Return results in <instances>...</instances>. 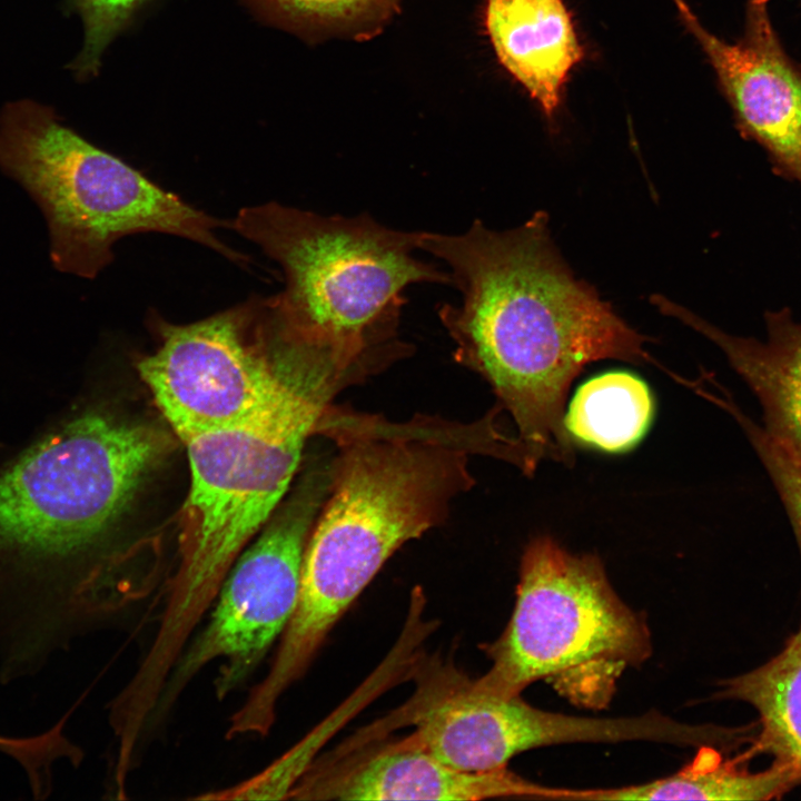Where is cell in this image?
<instances>
[{
	"instance_id": "1",
	"label": "cell",
	"mask_w": 801,
	"mask_h": 801,
	"mask_svg": "<svg viewBox=\"0 0 801 801\" xmlns=\"http://www.w3.org/2000/svg\"><path fill=\"white\" fill-rule=\"evenodd\" d=\"M419 249L448 267L461 301L442 304L438 317L456 359L490 383L514 419L528 474L544 458L571 465L563 417L572 382L595 360L652 362L649 338L573 276L543 211L505 231L481 220L459 235L423 231Z\"/></svg>"
},
{
	"instance_id": "2",
	"label": "cell",
	"mask_w": 801,
	"mask_h": 801,
	"mask_svg": "<svg viewBox=\"0 0 801 801\" xmlns=\"http://www.w3.org/2000/svg\"><path fill=\"white\" fill-rule=\"evenodd\" d=\"M329 419L338 446L328 494L306 543L299 599L277 649L308 668L336 622L386 561L446 517L468 490L467 449L441 428Z\"/></svg>"
},
{
	"instance_id": "3",
	"label": "cell",
	"mask_w": 801,
	"mask_h": 801,
	"mask_svg": "<svg viewBox=\"0 0 801 801\" xmlns=\"http://www.w3.org/2000/svg\"><path fill=\"white\" fill-rule=\"evenodd\" d=\"M230 228L283 269L269 297L283 334L326 354L347 376L390 347L404 291L451 284L447 271L416 258L423 231L388 228L366 214L322 216L278 202L245 207Z\"/></svg>"
},
{
	"instance_id": "4",
	"label": "cell",
	"mask_w": 801,
	"mask_h": 801,
	"mask_svg": "<svg viewBox=\"0 0 801 801\" xmlns=\"http://www.w3.org/2000/svg\"><path fill=\"white\" fill-rule=\"evenodd\" d=\"M338 383L329 368L317 366L270 414L184 441L191 475L187 525L178 570L140 662L150 676L169 674L229 570L274 514Z\"/></svg>"
},
{
	"instance_id": "5",
	"label": "cell",
	"mask_w": 801,
	"mask_h": 801,
	"mask_svg": "<svg viewBox=\"0 0 801 801\" xmlns=\"http://www.w3.org/2000/svg\"><path fill=\"white\" fill-rule=\"evenodd\" d=\"M0 169L41 209L50 258L62 273L95 278L113 260V244L139 233L184 237L231 261L248 260L216 235L230 221L192 207L96 147L50 106L19 99L1 108Z\"/></svg>"
},
{
	"instance_id": "6",
	"label": "cell",
	"mask_w": 801,
	"mask_h": 801,
	"mask_svg": "<svg viewBox=\"0 0 801 801\" xmlns=\"http://www.w3.org/2000/svg\"><path fill=\"white\" fill-rule=\"evenodd\" d=\"M485 651L491 666L474 679L482 690L513 696L546 680L580 704L601 706L652 644L645 617L619 596L597 555L538 536L522 555L511 619Z\"/></svg>"
},
{
	"instance_id": "7",
	"label": "cell",
	"mask_w": 801,
	"mask_h": 801,
	"mask_svg": "<svg viewBox=\"0 0 801 801\" xmlns=\"http://www.w3.org/2000/svg\"><path fill=\"white\" fill-rule=\"evenodd\" d=\"M152 322L160 343L137 367L182 442L270 414L323 362L283 336L268 298L189 324Z\"/></svg>"
},
{
	"instance_id": "8",
	"label": "cell",
	"mask_w": 801,
	"mask_h": 801,
	"mask_svg": "<svg viewBox=\"0 0 801 801\" xmlns=\"http://www.w3.org/2000/svg\"><path fill=\"white\" fill-rule=\"evenodd\" d=\"M332 461L313 471L298 494L246 547L226 575L202 630L172 668L149 729L160 724L182 690L209 663L222 660L215 680L222 700L238 688L280 640L296 610L303 557L328 494Z\"/></svg>"
},
{
	"instance_id": "9",
	"label": "cell",
	"mask_w": 801,
	"mask_h": 801,
	"mask_svg": "<svg viewBox=\"0 0 801 801\" xmlns=\"http://www.w3.org/2000/svg\"><path fill=\"white\" fill-rule=\"evenodd\" d=\"M418 694L409 735L458 770L503 769L524 751L571 743L577 735L573 715L537 709L521 694L487 692L455 671L437 675Z\"/></svg>"
},
{
	"instance_id": "10",
	"label": "cell",
	"mask_w": 801,
	"mask_h": 801,
	"mask_svg": "<svg viewBox=\"0 0 801 801\" xmlns=\"http://www.w3.org/2000/svg\"><path fill=\"white\" fill-rule=\"evenodd\" d=\"M772 0H746L740 39L728 42L698 18L684 23L711 65L741 134L801 182V63L774 28Z\"/></svg>"
},
{
	"instance_id": "11",
	"label": "cell",
	"mask_w": 801,
	"mask_h": 801,
	"mask_svg": "<svg viewBox=\"0 0 801 801\" xmlns=\"http://www.w3.org/2000/svg\"><path fill=\"white\" fill-rule=\"evenodd\" d=\"M354 753L301 775L288 798L476 801L536 797L540 788L506 768L483 772L455 769L411 735Z\"/></svg>"
},
{
	"instance_id": "12",
	"label": "cell",
	"mask_w": 801,
	"mask_h": 801,
	"mask_svg": "<svg viewBox=\"0 0 801 801\" xmlns=\"http://www.w3.org/2000/svg\"><path fill=\"white\" fill-rule=\"evenodd\" d=\"M484 24L500 63L552 121L585 58L564 0H486Z\"/></svg>"
},
{
	"instance_id": "13",
	"label": "cell",
	"mask_w": 801,
	"mask_h": 801,
	"mask_svg": "<svg viewBox=\"0 0 801 801\" xmlns=\"http://www.w3.org/2000/svg\"><path fill=\"white\" fill-rule=\"evenodd\" d=\"M651 301L711 339L756 396L763 429L801 462V323L789 312L767 315L765 342L729 335L661 295Z\"/></svg>"
},
{
	"instance_id": "14",
	"label": "cell",
	"mask_w": 801,
	"mask_h": 801,
	"mask_svg": "<svg viewBox=\"0 0 801 801\" xmlns=\"http://www.w3.org/2000/svg\"><path fill=\"white\" fill-rule=\"evenodd\" d=\"M718 696L754 708L760 725L755 749L772 754L801 784V626L769 662L724 680Z\"/></svg>"
},
{
	"instance_id": "15",
	"label": "cell",
	"mask_w": 801,
	"mask_h": 801,
	"mask_svg": "<svg viewBox=\"0 0 801 801\" xmlns=\"http://www.w3.org/2000/svg\"><path fill=\"white\" fill-rule=\"evenodd\" d=\"M655 412L653 394L637 375L611 370L593 376L576 389L564 413L573 444L621 454L646 435Z\"/></svg>"
},
{
	"instance_id": "16",
	"label": "cell",
	"mask_w": 801,
	"mask_h": 801,
	"mask_svg": "<svg viewBox=\"0 0 801 801\" xmlns=\"http://www.w3.org/2000/svg\"><path fill=\"white\" fill-rule=\"evenodd\" d=\"M676 773L644 784L587 791H563V798L590 800H768L798 785L792 771L779 763L760 772L724 763L708 745Z\"/></svg>"
},
{
	"instance_id": "17",
	"label": "cell",
	"mask_w": 801,
	"mask_h": 801,
	"mask_svg": "<svg viewBox=\"0 0 801 801\" xmlns=\"http://www.w3.org/2000/svg\"><path fill=\"white\" fill-rule=\"evenodd\" d=\"M266 21L305 37L344 32L373 36L402 0H245Z\"/></svg>"
},
{
	"instance_id": "18",
	"label": "cell",
	"mask_w": 801,
	"mask_h": 801,
	"mask_svg": "<svg viewBox=\"0 0 801 801\" xmlns=\"http://www.w3.org/2000/svg\"><path fill=\"white\" fill-rule=\"evenodd\" d=\"M150 0H65V9L80 16L83 44L67 68L79 81L95 78L110 42L132 21Z\"/></svg>"
},
{
	"instance_id": "19",
	"label": "cell",
	"mask_w": 801,
	"mask_h": 801,
	"mask_svg": "<svg viewBox=\"0 0 801 801\" xmlns=\"http://www.w3.org/2000/svg\"><path fill=\"white\" fill-rule=\"evenodd\" d=\"M714 402L738 421L750 439L783 503L801 554V462L746 416L726 390L716 396Z\"/></svg>"
},
{
	"instance_id": "20",
	"label": "cell",
	"mask_w": 801,
	"mask_h": 801,
	"mask_svg": "<svg viewBox=\"0 0 801 801\" xmlns=\"http://www.w3.org/2000/svg\"><path fill=\"white\" fill-rule=\"evenodd\" d=\"M675 8L678 9V12L680 14L681 20H686L691 18L694 13L692 12L691 8L688 6L685 0H671Z\"/></svg>"
}]
</instances>
